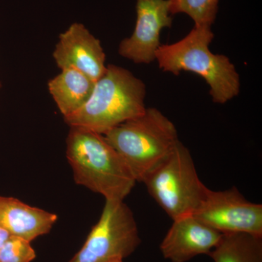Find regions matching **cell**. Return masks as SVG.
<instances>
[{
    "mask_svg": "<svg viewBox=\"0 0 262 262\" xmlns=\"http://www.w3.org/2000/svg\"><path fill=\"white\" fill-rule=\"evenodd\" d=\"M67 158L75 182L105 200L124 201L135 186L130 169L102 134L71 126Z\"/></svg>",
    "mask_w": 262,
    "mask_h": 262,
    "instance_id": "obj_1",
    "label": "cell"
},
{
    "mask_svg": "<svg viewBox=\"0 0 262 262\" xmlns=\"http://www.w3.org/2000/svg\"><path fill=\"white\" fill-rule=\"evenodd\" d=\"M214 34L211 27L194 26L178 42L161 45L156 53L160 69L174 75L182 71L201 76L210 88L215 103L225 104L238 96L241 80L235 67L225 55L214 54L209 49Z\"/></svg>",
    "mask_w": 262,
    "mask_h": 262,
    "instance_id": "obj_2",
    "label": "cell"
},
{
    "mask_svg": "<svg viewBox=\"0 0 262 262\" xmlns=\"http://www.w3.org/2000/svg\"><path fill=\"white\" fill-rule=\"evenodd\" d=\"M145 96L146 86L142 80L126 69L108 64L104 75L96 81L87 103L65 117L64 121L70 127H84L104 135L144 113Z\"/></svg>",
    "mask_w": 262,
    "mask_h": 262,
    "instance_id": "obj_3",
    "label": "cell"
},
{
    "mask_svg": "<svg viewBox=\"0 0 262 262\" xmlns=\"http://www.w3.org/2000/svg\"><path fill=\"white\" fill-rule=\"evenodd\" d=\"M105 138L121 156L136 182H143L179 142L173 122L156 108L114 127Z\"/></svg>",
    "mask_w": 262,
    "mask_h": 262,
    "instance_id": "obj_4",
    "label": "cell"
},
{
    "mask_svg": "<svg viewBox=\"0 0 262 262\" xmlns=\"http://www.w3.org/2000/svg\"><path fill=\"white\" fill-rule=\"evenodd\" d=\"M143 183L172 220L193 214L206 187L198 177L190 151L181 141Z\"/></svg>",
    "mask_w": 262,
    "mask_h": 262,
    "instance_id": "obj_5",
    "label": "cell"
},
{
    "mask_svg": "<svg viewBox=\"0 0 262 262\" xmlns=\"http://www.w3.org/2000/svg\"><path fill=\"white\" fill-rule=\"evenodd\" d=\"M141 243L137 223L130 208L124 201L106 200L98 223L69 262L123 260L135 252Z\"/></svg>",
    "mask_w": 262,
    "mask_h": 262,
    "instance_id": "obj_6",
    "label": "cell"
},
{
    "mask_svg": "<svg viewBox=\"0 0 262 262\" xmlns=\"http://www.w3.org/2000/svg\"><path fill=\"white\" fill-rule=\"evenodd\" d=\"M192 215L222 234L262 236V205L248 201L235 187L224 191L206 187Z\"/></svg>",
    "mask_w": 262,
    "mask_h": 262,
    "instance_id": "obj_7",
    "label": "cell"
},
{
    "mask_svg": "<svg viewBox=\"0 0 262 262\" xmlns=\"http://www.w3.org/2000/svg\"><path fill=\"white\" fill-rule=\"evenodd\" d=\"M136 21L134 32L119 46L120 56L137 64H149L156 58L160 34L170 28L173 18L169 0H136Z\"/></svg>",
    "mask_w": 262,
    "mask_h": 262,
    "instance_id": "obj_8",
    "label": "cell"
},
{
    "mask_svg": "<svg viewBox=\"0 0 262 262\" xmlns=\"http://www.w3.org/2000/svg\"><path fill=\"white\" fill-rule=\"evenodd\" d=\"M53 58L61 70L75 69L95 82L106 70V56L101 42L82 24H73L60 34Z\"/></svg>",
    "mask_w": 262,
    "mask_h": 262,
    "instance_id": "obj_9",
    "label": "cell"
},
{
    "mask_svg": "<svg viewBox=\"0 0 262 262\" xmlns=\"http://www.w3.org/2000/svg\"><path fill=\"white\" fill-rule=\"evenodd\" d=\"M173 222L160 245L164 258L170 262H187L200 255H209L223 234L192 214Z\"/></svg>",
    "mask_w": 262,
    "mask_h": 262,
    "instance_id": "obj_10",
    "label": "cell"
},
{
    "mask_svg": "<svg viewBox=\"0 0 262 262\" xmlns=\"http://www.w3.org/2000/svg\"><path fill=\"white\" fill-rule=\"evenodd\" d=\"M58 216L14 198L0 196V227L11 235L32 242L49 233Z\"/></svg>",
    "mask_w": 262,
    "mask_h": 262,
    "instance_id": "obj_11",
    "label": "cell"
},
{
    "mask_svg": "<svg viewBox=\"0 0 262 262\" xmlns=\"http://www.w3.org/2000/svg\"><path fill=\"white\" fill-rule=\"evenodd\" d=\"M96 82L73 68L62 70L48 82V89L63 117L80 110L87 103Z\"/></svg>",
    "mask_w": 262,
    "mask_h": 262,
    "instance_id": "obj_12",
    "label": "cell"
},
{
    "mask_svg": "<svg viewBox=\"0 0 262 262\" xmlns=\"http://www.w3.org/2000/svg\"><path fill=\"white\" fill-rule=\"evenodd\" d=\"M208 256L214 262H262V236L223 234Z\"/></svg>",
    "mask_w": 262,
    "mask_h": 262,
    "instance_id": "obj_13",
    "label": "cell"
},
{
    "mask_svg": "<svg viewBox=\"0 0 262 262\" xmlns=\"http://www.w3.org/2000/svg\"><path fill=\"white\" fill-rule=\"evenodd\" d=\"M220 0H169L171 15L184 13L190 17L194 26L211 27L219 11Z\"/></svg>",
    "mask_w": 262,
    "mask_h": 262,
    "instance_id": "obj_14",
    "label": "cell"
},
{
    "mask_svg": "<svg viewBox=\"0 0 262 262\" xmlns=\"http://www.w3.org/2000/svg\"><path fill=\"white\" fill-rule=\"evenodd\" d=\"M36 253L31 242L11 235L0 248V262H32Z\"/></svg>",
    "mask_w": 262,
    "mask_h": 262,
    "instance_id": "obj_15",
    "label": "cell"
},
{
    "mask_svg": "<svg viewBox=\"0 0 262 262\" xmlns=\"http://www.w3.org/2000/svg\"><path fill=\"white\" fill-rule=\"evenodd\" d=\"M10 236H11V234L8 231L0 227V248L8 241Z\"/></svg>",
    "mask_w": 262,
    "mask_h": 262,
    "instance_id": "obj_16",
    "label": "cell"
},
{
    "mask_svg": "<svg viewBox=\"0 0 262 262\" xmlns=\"http://www.w3.org/2000/svg\"><path fill=\"white\" fill-rule=\"evenodd\" d=\"M108 262H123V260L115 259V260H113V261H108Z\"/></svg>",
    "mask_w": 262,
    "mask_h": 262,
    "instance_id": "obj_17",
    "label": "cell"
},
{
    "mask_svg": "<svg viewBox=\"0 0 262 262\" xmlns=\"http://www.w3.org/2000/svg\"><path fill=\"white\" fill-rule=\"evenodd\" d=\"M0 86H1V84H0Z\"/></svg>",
    "mask_w": 262,
    "mask_h": 262,
    "instance_id": "obj_18",
    "label": "cell"
}]
</instances>
